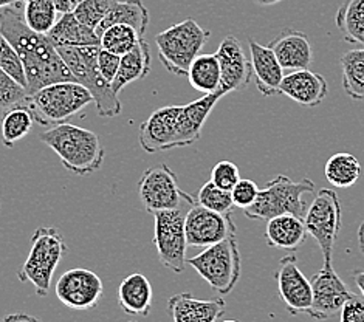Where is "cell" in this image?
Wrapping results in <instances>:
<instances>
[{
    "label": "cell",
    "instance_id": "1",
    "mask_svg": "<svg viewBox=\"0 0 364 322\" xmlns=\"http://www.w3.org/2000/svg\"><path fill=\"white\" fill-rule=\"evenodd\" d=\"M0 33L10 41L22 60L28 95L56 82L76 81L47 34L33 31L17 8L0 11Z\"/></svg>",
    "mask_w": 364,
    "mask_h": 322
},
{
    "label": "cell",
    "instance_id": "2",
    "mask_svg": "<svg viewBox=\"0 0 364 322\" xmlns=\"http://www.w3.org/2000/svg\"><path fill=\"white\" fill-rule=\"evenodd\" d=\"M41 141L59 156L68 172L80 177L100 171L106 156L97 134L72 123L50 127L41 135Z\"/></svg>",
    "mask_w": 364,
    "mask_h": 322
},
{
    "label": "cell",
    "instance_id": "3",
    "mask_svg": "<svg viewBox=\"0 0 364 322\" xmlns=\"http://www.w3.org/2000/svg\"><path fill=\"white\" fill-rule=\"evenodd\" d=\"M93 102L92 93L76 81L56 82L28 95L23 101L39 126H58L68 123L84 107Z\"/></svg>",
    "mask_w": 364,
    "mask_h": 322
},
{
    "label": "cell",
    "instance_id": "4",
    "mask_svg": "<svg viewBox=\"0 0 364 322\" xmlns=\"http://www.w3.org/2000/svg\"><path fill=\"white\" fill-rule=\"evenodd\" d=\"M100 45L90 47H56L58 53L70 68L76 82L87 89L93 102L97 104V112L101 118H114L121 113V102L118 93L109 81L104 80L98 67Z\"/></svg>",
    "mask_w": 364,
    "mask_h": 322
},
{
    "label": "cell",
    "instance_id": "5",
    "mask_svg": "<svg viewBox=\"0 0 364 322\" xmlns=\"http://www.w3.org/2000/svg\"><path fill=\"white\" fill-rule=\"evenodd\" d=\"M67 243L58 228H38L33 232L28 257L17 273L21 282H30L39 298H46Z\"/></svg>",
    "mask_w": 364,
    "mask_h": 322
},
{
    "label": "cell",
    "instance_id": "6",
    "mask_svg": "<svg viewBox=\"0 0 364 322\" xmlns=\"http://www.w3.org/2000/svg\"><path fill=\"white\" fill-rule=\"evenodd\" d=\"M311 193H315V183L310 178L293 181L287 176H277L259 190L256 202L244 210V213L250 220L264 222L282 214L302 217L307 211L304 195Z\"/></svg>",
    "mask_w": 364,
    "mask_h": 322
},
{
    "label": "cell",
    "instance_id": "7",
    "mask_svg": "<svg viewBox=\"0 0 364 322\" xmlns=\"http://www.w3.org/2000/svg\"><path fill=\"white\" fill-rule=\"evenodd\" d=\"M211 33L194 19H185L155 36L159 58L164 68L176 76H186L193 60L200 55Z\"/></svg>",
    "mask_w": 364,
    "mask_h": 322
},
{
    "label": "cell",
    "instance_id": "8",
    "mask_svg": "<svg viewBox=\"0 0 364 322\" xmlns=\"http://www.w3.org/2000/svg\"><path fill=\"white\" fill-rule=\"evenodd\" d=\"M186 264L193 267L215 293L230 294L242 274V257L236 236L205 248L200 254L188 259Z\"/></svg>",
    "mask_w": 364,
    "mask_h": 322
},
{
    "label": "cell",
    "instance_id": "9",
    "mask_svg": "<svg viewBox=\"0 0 364 322\" xmlns=\"http://www.w3.org/2000/svg\"><path fill=\"white\" fill-rule=\"evenodd\" d=\"M138 197L144 211L151 214L197 203L196 197L180 189L177 176L168 164H159L143 172L138 180Z\"/></svg>",
    "mask_w": 364,
    "mask_h": 322
},
{
    "label": "cell",
    "instance_id": "10",
    "mask_svg": "<svg viewBox=\"0 0 364 322\" xmlns=\"http://www.w3.org/2000/svg\"><path fill=\"white\" fill-rule=\"evenodd\" d=\"M186 213L177 210L154 213V245L157 249L160 264L177 274L185 272L186 267Z\"/></svg>",
    "mask_w": 364,
    "mask_h": 322
},
{
    "label": "cell",
    "instance_id": "11",
    "mask_svg": "<svg viewBox=\"0 0 364 322\" xmlns=\"http://www.w3.org/2000/svg\"><path fill=\"white\" fill-rule=\"evenodd\" d=\"M341 202L333 189H321L306 211L304 223L324 256V264H332L333 247L341 230Z\"/></svg>",
    "mask_w": 364,
    "mask_h": 322
},
{
    "label": "cell",
    "instance_id": "12",
    "mask_svg": "<svg viewBox=\"0 0 364 322\" xmlns=\"http://www.w3.org/2000/svg\"><path fill=\"white\" fill-rule=\"evenodd\" d=\"M188 247L208 248L237 234L232 213L220 214L194 203L188 208L185 217Z\"/></svg>",
    "mask_w": 364,
    "mask_h": 322
},
{
    "label": "cell",
    "instance_id": "13",
    "mask_svg": "<svg viewBox=\"0 0 364 322\" xmlns=\"http://www.w3.org/2000/svg\"><path fill=\"white\" fill-rule=\"evenodd\" d=\"M311 308L309 316L315 321H324L340 315L344 304L352 294L348 285L335 273L332 264H324V267L311 277Z\"/></svg>",
    "mask_w": 364,
    "mask_h": 322
},
{
    "label": "cell",
    "instance_id": "14",
    "mask_svg": "<svg viewBox=\"0 0 364 322\" xmlns=\"http://www.w3.org/2000/svg\"><path fill=\"white\" fill-rule=\"evenodd\" d=\"M58 299L70 310H90L104 294L101 277L87 268H73L63 273L56 282Z\"/></svg>",
    "mask_w": 364,
    "mask_h": 322
},
{
    "label": "cell",
    "instance_id": "15",
    "mask_svg": "<svg viewBox=\"0 0 364 322\" xmlns=\"http://www.w3.org/2000/svg\"><path fill=\"white\" fill-rule=\"evenodd\" d=\"M277 293L290 315L296 316L311 308V284L298 267V259L294 254L284 256L276 269Z\"/></svg>",
    "mask_w": 364,
    "mask_h": 322
},
{
    "label": "cell",
    "instance_id": "16",
    "mask_svg": "<svg viewBox=\"0 0 364 322\" xmlns=\"http://www.w3.org/2000/svg\"><path fill=\"white\" fill-rule=\"evenodd\" d=\"M220 65V92L228 95L232 92L245 90L253 77V67L247 58L240 41L230 34L223 38L215 51Z\"/></svg>",
    "mask_w": 364,
    "mask_h": 322
},
{
    "label": "cell",
    "instance_id": "17",
    "mask_svg": "<svg viewBox=\"0 0 364 322\" xmlns=\"http://www.w3.org/2000/svg\"><path fill=\"white\" fill-rule=\"evenodd\" d=\"M180 106H166L152 112L138 130V141L147 154L166 152L177 147V118Z\"/></svg>",
    "mask_w": 364,
    "mask_h": 322
},
{
    "label": "cell",
    "instance_id": "18",
    "mask_svg": "<svg viewBox=\"0 0 364 322\" xmlns=\"http://www.w3.org/2000/svg\"><path fill=\"white\" fill-rule=\"evenodd\" d=\"M222 97H225L222 92L208 93L186 106H180L177 118V147L193 146L200 140L206 119Z\"/></svg>",
    "mask_w": 364,
    "mask_h": 322
},
{
    "label": "cell",
    "instance_id": "19",
    "mask_svg": "<svg viewBox=\"0 0 364 322\" xmlns=\"http://www.w3.org/2000/svg\"><path fill=\"white\" fill-rule=\"evenodd\" d=\"M172 322H218L227 311L223 298L198 299L191 293L174 294L168 301Z\"/></svg>",
    "mask_w": 364,
    "mask_h": 322
},
{
    "label": "cell",
    "instance_id": "20",
    "mask_svg": "<svg viewBox=\"0 0 364 322\" xmlns=\"http://www.w3.org/2000/svg\"><path fill=\"white\" fill-rule=\"evenodd\" d=\"M270 47L284 70H306L314 63V50L306 33L298 30H284L276 36Z\"/></svg>",
    "mask_w": 364,
    "mask_h": 322
},
{
    "label": "cell",
    "instance_id": "21",
    "mask_svg": "<svg viewBox=\"0 0 364 322\" xmlns=\"http://www.w3.org/2000/svg\"><path fill=\"white\" fill-rule=\"evenodd\" d=\"M279 93L301 104V106L316 107L326 100L328 85L323 75L310 72L309 68H306V70H296L285 75Z\"/></svg>",
    "mask_w": 364,
    "mask_h": 322
},
{
    "label": "cell",
    "instance_id": "22",
    "mask_svg": "<svg viewBox=\"0 0 364 322\" xmlns=\"http://www.w3.org/2000/svg\"><path fill=\"white\" fill-rule=\"evenodd\" d=\"M250 55L251 67H253V76L257 90L264 97H273L279 93L281 84L284 80V68L277 63V58L270 47L261 45V43L250 39Z\"/></svg>",
    "mask_w": 364,
    "mask_h": 322
},
{
    "label": "cell",
    "instance_id": "23",
    "mask_svg": "<svg viewBox=\"0 0 364 322\" xmlns=\"http://www.w3.org/2000/svg\"><path fill=\"white\" fill-rule=\"evenodd\" d=\"M307 228L304 219L294 214L276 215L267 222L265 240L270 247L285 251H296L306 242Z\"/></svg>",
    "mask_w": 364,
    "mask_h": 322
},
{
    "label": "cell",
    "instance_id": "24",
    "mask_svg": "<svg viewBox=\"0 0 364 322\" xmlns=\"http://www.w3.org/2000/svg\"><path fill=\"white\" fill-rule=\"evenodd\" d=\"M154 291L149 279L141 273H132L124 277L118 289V304L127 315L149 316L152 310Z\"/></svg>",
    "mask_w": 364,
    "mask_h": 322
},
{
    "label": "cell",
    "instance_id": "25",
    "mask_svg": "<svg viewBox=\"0 0 364 322\" xmlns=\"http://www.w3.org/2000/svg\"><path fill=\"white\" fill-rule=\"evenodd\" d=\"M55 47H90L100 45L97 31L84 25L73 13L60 14L55 27L47 34Z\"/></svg>",
    "mask_w": 364,
    "mask_h": 322
},
{
    "label": "cell",
    "instance_id": "26",
    "mask_svg": "<svg viewBox=\"0 0 364 322\" xmlns=\"http://www.w3.org/2000/svg\"><path fill=\"white\" fill-rule=\"evenodd\" d=\"M151 67L152 58L149 43L141 38L135 48L121 56L118 73L114 82H112V87H114V90L117 93H119L129 84L144 80V77L151 73Z\"/></svg>",
    "mask_w": 364,
    "mask_h": 322
},
{
    "label": "cell",
    "instance_id": "27",
    "mask_svg": "<svg viewBox=\"0 0 364 322\" xmlns=\"http://www.w3.org/2000/svg\"><path fill=\"white\" fill-rule=\"evenodd\" d=\"M149 11H147V8L144 6L141 0H118L114 8L110 10V13L106 16V19L98 25V28L95 31L100 34L102 30L110 27V25L124 23L134 27L136 33L143 38L147 30V25H149Z\"/></svg>",
    "mask_w": 364,
    "mask_h": 322
},
{
    "label": "cell",
    "instance_id": "28",
    "mask_svg": "<svg viewBox=\"0 0 364 322\" xmlns=\"http://www.w3.org/2000/svg\"><path fill=\"white\" fill-rule=\"evenodd\" d=\"M188 81L194 90L205 95L220 92V65L215 53H200L191 64Z\"/></svg>",
    "mask_w": 364,
    "mask_h": 322
},
{
    "label": "cell",
    "instance_id": "29",
    "mask_svg": "<svg viewBox=\"0 0 364 322\" xmlns=\"http://www.w3.org/2000/svg\"><path fill=\"white\" fill-rule=\"evenodd\" d=\"M324 176L332 186L346 189L353 186L361 176V164L358 159L348 152H338L327 160Z\"/></svg>",
    "mask_w": 364,
    "mask_h": 322
},
{
    "label": "cell",
    "instance_id": "30",
    "mask_svg": "<svg viewBox=\"0 0 364 322\" xmlns=\"http://www.w3.org/2000/svg\"><path fill=\"white\" fill-rule=\"evenodd\" d=\"M335 23L346 42L364 43V0H346L338 8Z\"/></svg>",
    "mask_w": 364,
    "mask_h": 322
},
{
    "label": "cell",
    "instance_id": "31",
    "mask_svg": "<svg viewBox=\"0 0 364 322\" xmlns=\"http://www.w3.org/2000/svg\"><path fill=\"white\" fill-rule=\"evenodd\" d=\"M340 64L346 95L355 101H364V48L348 51Z\"/></svg>",
    "mask_w": 364,
    "mask_h": 322
},
{
    "label": "cell",
    "instance_id": "32",
    "mask_svg": "<svg viewBox=\"0 0 364 322\" xmlns=\"http://www.w3.org/2000/svg\"><path fill=\"white\" fill-rule=\"evenodd\" d=\"M34 123L36 121H34L31 112L23 104L6 110L2 118V124H0L2 144L5 147H13L31 132Z\"/></svg>",
    "mask_w": 364,
    "mask_h": 322
},
{
    "label": "cell",
    "instance_id": "33",
    "mask_svg": "<svg viewBox=\"0 0 364 322\" xmlns=\"http://www.w3.org/2000/svg\"><path fill=\"white\" fill-rule=\"evenodd\" d=\"M98 36L100 47L118 56L129 53V51L136 47V43L141 39V36L134 27L124 23L110 25L106 30H102Z\"/></svg>",
    "mask_w": 364,
    "mask_h": 322
},
{
    "label": "cell",
    "instance_id": "34",
    "mask_svg": "<svg viewBox=\"0 0 364 322\" xmlns=\"http://www.w3.org/2000/svg\"><path fill=\"white\" fill-rule=\"evenodd\" d=\"M23 19L33 31L48 34L58 21V11L51 0H30L25 5Z\"/></svg>",
    "mask_w": 364,
    "mask_h": 322
},
{
    "label": "cell",
    "instance_id": "35",
    "mask_svg": "<svg viewBox=\"0 0 364 322\" xmlns=\"http://www.w3.org/2000/svg\"><path fill=\"white\" fill-rule=\"evenodd\" d=\"M196 200L198 205L206 208V210H211L220 214L232 213L234 208L231 190H225L219 186H215L211 180L206 181L205 185L198 189Z\"/></svg>",
    "mask_w": 364,
    "mask_h": 322
},
{
    "label": "cell",
    "instance_id": "36",
    "mask_svg": "<svg viewBox=\"0 0 364 322\" xmlns=\"http://www.w3.org/2000/svg\"><path fill=\"white\" fill-rule=\"evenodd\" d=\"M117 2L118 0H80V2H76L72 13L84 25H87L92 30H97Z\"/></svg>",
    "mask_w": 364,
    "mask_h": 322
},
{
    "label": "cell",
    "instance_id": "37",
    "mask_svg": "<svg viewBox=\"0 0 364 322\" xmlns=\"http://www.w3.org/2000/svg\"><path fill=\"white\" fill-rule=\"evenodd\" d=\"M27 97V89L0 68V110L6 112L16 106H22Z\"/></svg>",
    "mask_w": 364,
    "mask_h": 322
},
{
    "label": "cell",
    "instance_id": "38",
    "mask_svg": "<svg viewBox=\"0 0 364 322\" xmlns=\"http://www.w3.org/2000/svg\"><path fill=\"white\" fill-rule=\"evenodd\" d=\"M0 68L27 89V76H25L22 60L2 33H0Z\"/></svg>",
    "mask_w": 364,
    "mask_h": 322
},
{
    "label": "cell",
    "instance_id": "39",
    "mask_svg": "<svg viewBox=\"0 0 364 322\" xmlns=\"http://www.w3.org/2000/svg\"><path fill=\"white\" fill-rule=\"evenodd\" d=\"M239 180L240 171L237 168V164H234L232 161L222 160L215 164L211 171V181L215 186H219L225 190H231L237 185Z\"/></svg>",
    "mask_w": 364,
    "mask_h": 322
},
{
    "label": "cell",
    "instance_id": "40",
    "mask_svg": "<svg viewBox=\"0 0 364 322\" xmlns=\"http://www.w3.org/2000/svg\"><path fill=\"white\" fill-rule=\"evenodd\" d=\"M259 190L261 189L257 188V185L253 180L240 178L237 181V185L231 189V197H232L234 206L240 208V210H247V208H250L256 202Z\"/></svg>",
    "mask_w": 364,
    "mask_h": 322
},
{
    "label": "cell",
    "instance_id": "41",
    "mask_svg": "<svg viewBox=\"0 0 364 322\" xmlns=\"http://www.w3.org/2000/svg\"><path fill=\"white\" fill-rule=\"evenodd\" d=\"M119 60L121 56L110 53V51L100 48V53H98V67H100V72L104 76V80L109 81L110 84L114 82L115 76L118 73V68H119Z\"/></svg>",
    "mask_w": 364,
    "mask_h": 322
},
{
    "label": "cell",
    "instance_id": "42",
    "mask_svg": "<svg viewBox=\"0 0 364 322\" xmlns=\"http://www.w3.org/2000/svg\"><path fill=\"white\" fill-rule=\"evenodd\" d=\"M340 322H364V298L352 294L340 313Z\"/></svg>",
    "mask_w": 364,
    "mask_h": 322
},
{
    "label": "cell",
    "instance_id": "43",
    "mask_svg": "<svg viewBox=\"0 0 364 322\" xmlns=\"http://www.w3.org/2000/svg\"><path fill=\"white\" fill-rule=\"evenodd\" d=\"M53 2L56 11L59 14H67V13H72L73 8L76 5L75 0H51Z\"/></svg>",
    "mask_w": 364,
    "mask_h": 322
},
{
    "label": "cell",
    "instance_id": "44",
    "mask_svg": "<svg viewBox=\"0 0 364 322\" xmlns=\"http://www.w3.org/2000/svg\"><path fill=\"white\" fill-rule=\"evenodd\" d=\"M0 322H41V319L31 315H25V313H13V315L5 316Z\"/></svg>",
    "mask_w": 364,
    "mask_h": 322
},
{
    "label": "cell",
    "instance_id": "45",
    "mask_svg": "<svg viewBox=\"0 0 364 322\" xmlns=\"http://www.w3.org/2000/svg\"><path fill=\"white\" fill-rule=\"evenodd\" d=\"M352 279L364 298V272L363 269H355V272L352 273Z\"/></svg>",
    "mask_w": 364,
    "mask_h": 322
},
{
    "label": "cell",
    "instance_id": "46",
    "mask_svg": "<svg viewBox=\"0 0 364 322\" xmlns=\"http://www.w3.org/2000/svg\"><path fill=\"white\" fill-rule=\"evenodd\" d=\"M21 2H22V0H0V11L5 10V8L21 5Z\"/></svg>",
    "mask_w": 364,
    "mask_h": 322
},
{
    "label": "cell",
    "instance_id": "47",
    "mask_svg": "<svg viewBox=\"0 0 364 322\" xmlns=\"http://www.w3.org/2000/svg\"><path fill=\"white\" fill-rule=\"evenodd\" d=\"M358 247H360L361 254L364 256V222L360 225V228H358Z\"/></svg>",
    "mask_w": 364,
    "mask_h": 322
},
{
    "label": "cell",
    "instance_id": "48",
    "mask_svg": "<svg viewBox=\"0 0 364 322\" xmlns=\"http://www.w3.org/2000/svg\"><path fill=\"white\" fill-rule=\"evenodd\" d=\"M281 2H284V0H255V4L259 6H273Z\"/></svg>",
    "mask_w": 364,
    "mask_h": 322
},
{
    "label": "cell",
    "instance_id": "49",
    "mask_svg": "<svg viewBox=\"0 0 364 322\" xmlns=\"http://www.w3.org/2000/svg\"><path fill=\"white\" fill-rule=\"evenodd\" d=\"M218 322H239V321H236V319H222V321H220V319H219Z\"/></svg>",
    "mask_w": 364,
    "mask_h": 322
},
{
    "label": "cell",
    "instance_id": "50",
    "mask_svg": "<svg viewBox=\"0 0 364 322\" xmlns=\"http://www.w3.org/2000/svg\"><path fill=\"white\" fill-rule=\"evenodd\" d=\"M25 2H30V0H25Z\"/></svg>",
    "mask_w": 364,
    "mask_h": 322
},
{
    "label": "cell",
    "instance_id": "51",
    "mask_svg": "<svg viewBox=\"0 0 364 322\" xmlns=\"http://www.w3.org/2000/svg\"><path fill=\"white\" fill-rule=\"evenodd\" d=\"M131 322H134V321H131Z\"/></svg>",
    "mask_w": 364,
    "mask_h": 322
}]
</instances>
